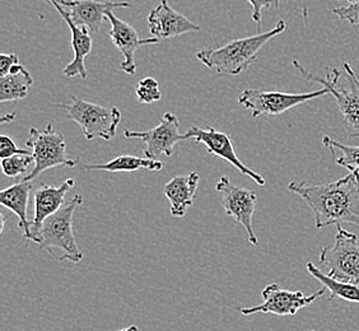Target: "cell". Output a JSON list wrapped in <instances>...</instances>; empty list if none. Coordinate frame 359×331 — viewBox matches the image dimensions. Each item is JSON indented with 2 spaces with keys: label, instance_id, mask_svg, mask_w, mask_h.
Returning a JSON list of instances; mask_svg holds the SVG:
<instances>
[{
  "label": "cell",
  "instance_id": "obj_1",
  "mask_svg": "<svg viewBox=\"0 0 359 331\" xmlns=\"http://www.w3.org/2000/svg\"><path fill=\"white\" fill-rule=\"evenodd\" d=\"M288 190L311 209L318 229L341 223L359 226V173H349L343 179L318 185L290 181Z\"/></svg>",
  "mask_w": 359,
  "mask_h": 331
},
{
  "label": "cell",
  "instance_id": "obj_2",
  "mask_svg": "<svg viewBox=\"0 0 359 331\" xmlns=\"http://www.w3.org/2000/svg\"><path fill=\"white\" fill-rule=\"evenodd\" d=\"M287 29L285 22L279 21L276 27L259 35L243 37L228 42L221 48H209L196 54V59L221 76H238L256 62L262 48L274 37Z\"/></svg>",
  "mask_w": 359,
  "mask_h": 331
},
{
  "label": "cell",
  "instance_id": "obj_3",
  "mask_svg": "<svg viewBox=\"0 0 359 331\" xmlns=\"http://www.w3.org/2000/svg\"><path fill=\"white\" fill-rule=\"evenodd\" d=\"M83 205V196L76 194L55 214L43 222L39 234V246L46 250L55 259L56 250L60 251L57 262L79 264L83 260V252L76 245L73 232V218L76 209Z\"/></svg>",
  "mask_w": 359,
  "mask_h": 331
},
{
  "label": "cell",
  "instance_id": "obj_4",
  "mask_svg": "<svg viewBox=\"0 0 359 331\" xmlns=\"http://www.w3.org/2000/svg\"><path fill=\"white\" fill-rule=\"evenodd\" d=\"M293 65L304 79L320 83L329 90V93L335 98L339 110L341 112L346 124L349 125L353 130L357 131L354 137H359V76L355 74L352 67L348 62L343 64L346 73V83L343 84L340 82L343 72L338 68L327 69V76L326 79H323L320 76H315L309 73L297 60L293 62Z\"/></svg>",
  "mask_w": 359,
  "mask_h": 331
},
{
  "label": "cell",
  "instance_id": "obj_5",
  "mask_svg": "<svg viewBox=\"0 0 359 331\" xmlns=\"http://www.w3.org/2000/svg\"><path fill=\"white\" fill-rule=\"evenodd\" d=\"M56 107L65 111L67 118L81 126L87 140L102 139L110 142L116 135L121 121V112L118 107H104L72 97L69 104H57Z\"/></svg>",
  "mask_w": 359,
  "mask_h": 331
},
{
  "label": "cell",
  "instance_id": "obj_6",
  "mask_svg": "<svg viewBox=\"0 0 359 331\" xmlns=\"http://www.w3.org/2000/svg\"><path fill=\"white\" fill-rule=\"evenodd\" d=\"M318 262L332 279L359 285L358 236L338 224L334 245L321 248Z\"/></svg>",
  "mask_w": 359,
  "mask_h": 331
},
{
  "label": "cell",
  "instance_id": "obj_7",
  "mask_svg": "<svg viewBox=\"0 0 359 331\" xmlns=\"http://www.w3.org/2000/svg\"><path fill=\"white\" fill-rule=\"evenodd\" d=\"M26 144L32 152L35 165L31 173L22 179L25 181H34L41 173L55 167H76V161L70 159L67 154L64 135L57 133L53 124H48L43 130L31 128Z\"/></svg>",
  "mask_w": 359,
  "mask_h": 331
},
{
  "label": "cell",
  "instance_id": "obj_8",
  "mask_svg": "<svg viewBox=\"0 0 359 331\" xmlns=\"http://www.w3.org/2000/svg\"><path fill=\"white\" fill-rule=\"evenodd\" d=\"M326 88L309 93H287L282 90H245L238 96V104L252 112V118L260 115H282L296 106L310 102L327 95Z\"/></svg>",
  "mask_w": 359,
  "mask_h": 331
},
{
  "label": "cell",
  "instance_id": "obj_9",
  "mask_svg": "<svg viewBox=\"0 0 359 331\" xmlns=\"http://www.w3.org/2000/svg\"><path fill=\"white\" fill-rule=\"evenodd\" d=\"M215 190L221 194L222 205L228 217L245 228L248 238L252 246L259 245L257 236L252 227L257 196L254 190L237 187L227 176H222L215 185Z\"/></svg>",
  "mask_w": 359,
  "mask_h": 331
},
{
  "label": "cell",
  "instance_id": "obj_10",
  "mask_svg": "<svg viewBox=\"0 0 359 331\" xmlns=\"http://www.w3.org/2000/svg\"><path fill=\"white\" fill-rule=\"evenodd\" d=\"M326 288L315 292L311 296H304L302 292L284 290L279 284L266 285L262 292L263 304L249 309H242L243 316H252L255 313H273L276 316H294L298 311L311 306L320 297L324 296Z\"/></svg>",
  "mask_w": 359,
  "mask_h": 331
},
{
  "label": "cell",
  "instance_id": "obj_11",
  "mask_svg": "<svg viewBox=\"0 0 359 331\" xmlns=\"http://www.w3.org/2000/svg\"><path fill=\"white\" fill-rule=\"evenodd\" d=\"M125 138L140 139L145 144V157L158 159L162 154L171 157L175 145L181 140H185V135L180 133V121L172 112H166L159 124L144 131H124Z\"/></svg>",
  "mask_w": 359,
  "mask_h": 331
},
{
  "label": "cell",
  "instance_id": "obj_12",
  "mask_svg": "<svg viewBox=\"0 0 359 331\" xmlns=\"http://www.w3.org/2000/svg\"><path fill=\"white\" fill-rule=\"evenodd\" d=\"M185 140H193L195 143H201L205 145L208 152L213 154L215 157L226 161L227 163L233 166L236 170H238L243 176H248L251 180L255 181L259 187H265V179L262 175L252 171L248 166L238 158L236 153L232 140L229 139L226 133L217 130L215 128H205L201 129L198 126H191L189 130L184 134Z\"/></svg>",
  "mask_w": 359,
  "mask_h": 331
},
{
  "label": "cell",
  "instance_id": "obj_13",
  "mask_svg": "<svg viewBox=\"0 0 359 331\" xmlns=\"http://www.w3.org/2000/svg\"><path fill=\"white\" fill-rule=\"evenodd\" d=\"M107 21L110 22L111 29L109 32L111 41L118 48L120 54L123 55V62L120 64V69L129 76H134L137 72L135 64V51L145 45L158 43V40L154 37L142 40L139 37L135 28H133L126 22L118 18L112 11L106 13Z\"/></svg>",
  "mask_w": 359,
  "mask_h": 331
},
{
  "label": "cell",
  "instance_id": "obj_14",
  "mask_svg": "<svg viewBox=\"0 0 359 331\" xmlns=\"http://www.w3.org/2000/svg\"><path fill=\"white\" fill-rule=\"evenodd\" d=\"M68 13L72 21L78 26H86L93 34L100 31L106 13L118 8H130L128 1H106V0H55Z\"/></svg>",
  "mask_w": 359,
  "mask_h": 331
},
{
  "label": "cell",
  "instance_id": "obj_15",
  "mask_svg": "<svg viewBox=\"0 0 359 331\" xmlns=\"http://www.w3.org/2000/svg\"><path fill=\"white\" fill-rule=\"evenodd\" d=\"M149 32L158 41L168 40L190 32H199L201 28L184 14L175 11L167 0H162L148 15Z\"/></svg>",
  "mask_w": 359,
  "mask_h": 331
},
{
  "label": "cell",
  "instance_id": "obj_16",
  "mask_svg": "<svg viewBox=\"0 0 359 331\" xmlns=\"http://www.w3.org/2000/svg\"><path fill=\"white\" fill-rule=\"evenodd\" d=\"M74 179H68L59 187L41 185L36 190L34 194L35 215L31 222L32 242L36 245H39V234L43 222L46 221L50 215L55 214L67 203L65 196L74 187Z\"/></svg>",
  "mask_w": 359,
  "mask_h": 331
},
{
  "label": "cell",
  "instance_id": "obj_17",
  "mask_svg": "<svg viewBox=\"0 0 359 331\" xmlns=\"http://www.w3.org/2000/svg\"><path fill=\"white\" fill-rule=\"evenodd\" d=\"M45 1H48V4H51L53 7L55 8L57 13L62 15L65 23L68 25L70 34H72V48H73L74 58L64 68V76L67 78L81 76L82 79H86L87 78V69H86L84 60H86L87 56L90 55V50L93 46L92 37H90V32H88L90 29L86 26H78L74 22L72 21V18L65 12V9L60 4H57L55 0H45Z\"/></svg>",
  "mask_w": 359,
  "mask_h": 331
},
{
  "label": "cell",
  "instance_id": "obj_18",
  "mask_svg": "<svg viewBox=\"0 0 359 331\" xmlns=\"http://www.w3.org/2000/svg\"><path fill=\"white\" fill-rule=\"evenodd\" d=\"M201 176L191 173L184 176H175L163 187V194L170 201V212L175 218H182L187 213V209L191 207L196 196V190L199 185Z\"/></svg>",
  "mask_w": 359,
  "mask_h": 331
},
{
  "label": "cell",
  "instance_id": "obj_19",
  "mask_svg": "<svg viewBox=\"0 0 359 331\" xmlns=\"http://www.w3.org/2000/svg\"><path fill=\"white\" fill-rule=\"evenodd\" d=\"M32 187V181L21 180L0 193L1 207L7 208L18 217V227L23 231V240L26 242H32L31 222L27 217L28 201Z\"/></svg>",
  "mask_w": 359,
  "mask_h": 331
},
{
  "label": "cell",
  "instance_id": "obj_20",
  "mask_svg": "<svg viewBox=\"0 0 359 331\" xmlns=\"http://www.w3.org/2000/svg\"><path fill=\"white\" fill-rule=\"evenodd\" d=\"M34 78L23 65L13 67L7 76H0V102H17L27 97Z\"/></svg>",
  "mask_w": 359,
  "mask_h": 331
},
{
  "label": "cell",
  "instance_id": "obj_21",
  "mask_svg": "<svg viewBox=\"0 0 359 331\" xmlns=\"http://www.w3.org/2000/svg\"><path fill=\"white\" fill-rule=\"evenodd\" d=\"M165 167V163L159 159L137 157V156H118L107 163H97V165H84L86 171H104V173H135L139 170H149V171H161Z\"/></svg>",
  "mask_w": 359,
  "mask_h": 331
},
{
  "label": "cell",
  "instance_id": "obj_22",
  "mask_svg": "<svg viewBox=\"0 0 359 331\" xmlns=\"http://www.w3.org/2000/svg\"><path fill=\"white\" fill-rule=\"evenodd\" d=\"M307 270L316 281L324 285L326 290H329L330 292L329 301L344 299L346 302L359 304L358 284L343 283V282L335 281L316 266L313 262H307Z\"/></svg>",
  "mask_w": 359,
  "mask_h": 331
},
{
  "label": "cell",
  "instance_id": "obj_23",
  "mask_svg": "<svg viewBox=\"0 0 359 331\" xmlns=\"http://www.w3.org/2000/svg\"><path fill=\"white\" fill-rule=\"evenodd\" d=\"M323 144L332 152L337 165L344 167L349 173H359V145L343 144L330 137H324Z\"/></svg>",
  "mask_w": 359,
  "mask_h": 331
},
{
  "label": "cell",
  "instance_id": "obj_24",
  "mask_svg": "<svg viewBox=\"0 0 359 331\" xmlns=\"http://www.w3.org/2000/svg\"><path fill=\"white\" fill-rule=\"evenodd\" d=\"M31 165H35L32 154H15L1 159V170L7 177H20L27 173Z\"/></svg>",
  "mask_w": 359,
  "mask_h": 331
},
{
  "label": "cell",
  "instance_id": "obj_25",
  "mask_svg": "<svg viewBox=\"0 0 359 331\" xmlns=\"http://www.w3.org/2000/svg\"><path fill=\"white\" fill-rule=\"evenodd\" d=\"M137 97L140 104H151L162 100V90L159 83L152 76H147L139 82L137 87Z\"/></svg>",
  "mask_w": 359,
  "mask_h": 331
},
{
  "label": "cell",
  "instance_id": "obj_26",
  "mask_svg": "<svg viewBox=\"0 0 359 331\" xmlns=\"http://www.w3.org/2000/svg\"><path fill=\"white\" fill-rule=\"evenodd\" d=\"M332 13L338 15L340 20L348 21L353 26L359 25V0L349 3L348 6L343 7L334 8Z\"/></svg>",
  "mask_w": 359,
  "mask_h": 331
},
{
  "label": "cell",
  "instance_id": "obj_27",
  "mask_svg": "<svg viewBox=\"0 0 359 331\" xmlns=\"http://www.w3.org/2000/svg\"><path fill=\"white\" fill-rule=\"evenodd\" d=\"M252 7V21L257 23V27H262V20H263V11L266 8H279L280 0H248Z\"/></svg>",
  "mask_w": 359,
  "mask_h": 331
},
{
  "label": "cell",
  "instance_id": "obj_28",
  "mask_svg": "<svg viewBox=\"0 0 359 331\" xmlns=\"http://www.w3.org/2000/svg\"><path fill=\"white\" fill-rule=\"evenodd\" d=\"M15 154H32V152L26 149H20L13 139L7 135H1L0 137V158H8Z\"/></svg>",
  "mask_w": 359,
  "mask_h": 331
},
{
  "label": "cell",
  "instance_id": "obj_29",
  "mask_svg": "<svg viewBox=\"0 0 359 331\" xmlns=\"http://www.w3.org/2000/svg\"><path fill=\"white\" fill-rule=\"evenodd\" d=\"M20 64L18 54L11 53V54H0V76H7L11 69Z\"/></svg>",
  "mask_w": 359,
  "mask_h": 331
},
{
  "label": "cell",
  "instance_id": "obj_30",
  "mask_svg": "<svg viewBox=\"0 0 359 331\" xmlns=\"http://www.w3.org/2000/svg\"><path fill=\"white\" fill-rule=\"evenodd\" d=\"M15 118H17V116H15V114L12 112V114L4 115L3 118L0 119V123H1V124H8V123H12V121H14Z\"/></svg>",
  "mask_w": 359,
  "mask_h": 331
},
{
  "label": "cell",
  "instance_id": "obj_31",
  "mask_svg": "<svg viewBox=\"0 0 359 331\" xmlns=\"http://www.w3.org/2000/svg\"><path fill=\"white\" fill-rule=\"evenodd\" d=\"M6 221H7V215H4V213L1 212V213H0V234H3V231H4Z\"/></svg>",
  "mask_w": 359,
  "mask_h": 331
},
{
  "label": "cell",
  "instance_id": "obj_32",
  "mask_svg": "<svg viewBox=\"0 0 359 331\" xmlns=\"http://www.w3.org/2000/svg\"><path fill=\"white\" fill-rule=\"evenodd\" d=\"M118 331H139L138 326H135V325H132V326H129V327H126V329H121V330Z\"/></svg>",
  "mask_w": 359,
  "mask_h": 331
},
{
  "label": "cell",
  "instance_id": "obj_33",
  "mask_svg": "<svg viewBox=\"0 0 359 331\" xmlns=\"http://www.w3.org/2000/svg\"><path fill=\"white\" fill-rule=\"evenodd\" d=\"M349 1H351V3H352V1H355V0H349Z\"/></svg>",
  "mask_w": 359,
  "mask_h": 331
},
{
  "label": "cell",
  "instance_id": "obj_34",
  "mask_svg": "<svg viewBox=\"0 0 359 331\" xmlns=\"http://www.w3.org/2000/svg\"><path fill=\"white\" fill-rule=\"evenodd\" d=\"M312 331H315V330H312Z\"/></svg>",
  "mask_w": 359,
  "mask_h": 331
}]
</instances>
